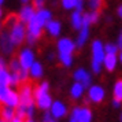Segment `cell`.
<instances>
[{
  "label": "cell",
  "mask_w": 122,
  "mask_h": 122,
  "mask_svg": "<svg viewBox=\"0 0 122 122\" xmlns=\"http://www.w3.org/2000/svg\"><path fill=\"white\" fill-rule=\"evenodd\" d=\"M6 25L8 26L10 37H11V40L14 41L15 45L22 44L26 40V25L18 19V15H10L7 18Z\"/></svg>",
  "instance_id": "cell-1"
},
{
  "label": "cell",
  "mask_w": 122,
  "mask_h": 122,
  "mask_svg": "<svg viewBox=\"0 0 122 122\" xmlns=\"http://www.w3.org/2000/svg\"><path fill=\"white\" fill-rule=\"evenodd\" d=\"M34 93V102L36 106L40 110H50L51 104H52V97L50 95V84L48 82H41L39 84L33 91Z\"/></svg>",
  "instance_id": "cell-2"
},
{
  "label": "cell",
  "mask_w": 122,
  "mask_h": 122,
  "mask_svg": "<svg viewBox=\"0 0 122 122\" xmlns=\"http://www.w3.org/2000/svg\"><path fill=\"white\" fill-rule=\"evenodd\" d=\"M43 29H44V26L39 22V19L34 14V17L26 23V43L29 45H33L41 37Z\"/></svg>",
  "instance_id": "cell-3"
},
{
  "label": "cell",
  "mask_w": 122,
  "mask_h": 122,
  "mask_svg": "<svg viewBox=\"0 0 122 122\" xmlns=\"http://www.w3.org/2000/svg\"><path fill=\"white\" fill-rule=\"evenodd\" d=\"M18 61H19V63H21L22 69L29 70L30 66L36 62L34 61V52L30 50L29 47H25V48H22L21 52H19V55H18Z\"/></svg>",
  "instance_id": "cell-4"
},
{
  "label": "cell",
  "mask_w": 122,
  "mask_h": 122,
  "mask_svg": "<svg viewBox=\"0 0 122 122\" xmlns=\"http://www.w3.org/2000/svg\"><path fill=\"white\" fill-rule=\"evenodd\" d=\"M17 45L14 44V41L10 37V33L8 32H4V33H0V51L3 55H11L14 50H15Z\"/></svg>",
  "instance_id": "cell-5"
},
{
  "label": "cell",
  "mask_w": 122,
  "mask_h": 122,
  "mask_svg": "<svg viewBox=\"0 0 122 122\" xmlns=\"http://www.w3.org/2000/svg\"><path fill=\"white\" fill-rule=\"evenodd\" d=\"M56 48H58V54H73L77 48V45L69 37H62L58 40Z\"/></svg>",
  "instance_id": "cell-6"
},
{
  "label": "cell",
  "mask_w": 122,
  "mask_h": 122,
  "mask_svg": "<svg viewBox=\"0 0 122 122\" xmlns=\"http://www.w3.org/2000/svg\"><path fill=\"white\" fill-rule=\"evenodd\" d=\"M106 56V51H104V45L100 40H95L92 43V62H97L103 65Z\"/></svg>",
  "instance_id": "cell-7"
},
{
  "label": "cell",
  "mask_w": 122,
  "mask_h": 122,
  "mask_svg": "<svg viewBox=\"0 0 122 122\" xmlns=\"http://www.w3.org/2000/svg\"><path fill=\"white\" fill-rule=\"evenodd\" d=\"M104 96H106V92L100 85H91L88 88V102L100 103V102H103Z\"/></svg>",
  "instance_id": "cell-8"
},
{
  "label": "cell",
  "mask_w": 122,
  "mask_h": 122,
  "mask_svg": "<svg viewBox=\"0 0 122 122\" xmlns=\"http://www.w3.org/2000/svg\"><path fill=\"white\" fill-rule=\"evenodd\" d=\"M50 112L54 119H61L67 114V107L63 102L55 100V102H52V104L50 107Z\"/></svg>",
  "instance_id": "cell-9"
},
{
  "label": "cell",
  "mask_w": 122,
  "mask_h": 122,
  "mask_svg": "<svg viewBox=\"0 0 122 122\" xmlns=\"http://www.w3.org/2000/svg\"><path fill=\"white\" fill-rule=\"evenodd\" d=\"M73 78H74V81L76 82H80L82 84L85 88H89L91 85H92V77H91V74L89 71H86L85 69H77L76 71L73 73Z\"/></svg>",
  "instance_id": "cell-10"
},
{
  "label": "cell",
  "mask_w": 122,
  "mask_h": 122,
  "mask_svg": "<svg viewBox=\"0 0 122 122\" xmlns=\"http://www.w3.org/2000/svg\"><path fill=\"white\" fill-rule=\"evenodd\" d=\"M34 14H36V8H34L33 6H30V4H25V6L19 10V12H18V19L22 23L26 25V23L34 17Z\"/></svg>",
  "instance_id": "cell-11"
},
{
  "label": "cell",
  "mask_w": 122,
  "mask_h": 122,
  "mask_svg": "<svg viewBox=\"0 0 122 122\" xmlns=\"http://www.w3.org/2000/svg\"><path fill=\"white\" fill-rule=\"evenodd\" d=\"M62 7L67 11H81L84 10V0H61Z\"/></svg>",
  "instance_id": "cell-12"
},
{
  "label": "cell",
  "mask_w": 122,
  "mask_h": 122,
  "mask_svg": "<svg viewBox=\"0 0 122 122\" xmlns=\"http://www.w3.org/2000/svg\"><path fill=\"white\" fill-rule=\"evenodd\" d=\"M45 30L48 32V34H51L52 37H58L62 32V25L59 21H55V19H51L50 22L45 25Z\"/></svg>",
  "instance_id": "cell-13"
},
{
  "label": "cell",
  "mask_w": 122,
  "mask_h": 122,
  "mask_svg": "<svg viewBox=\"0 0 122 122\" xmlns=\"http://www.w3.org/2000/svg\"><path fill=\"white\" fill-rule=\"evenodd\" d=\"M36 17L39 19V22L45 28V25L52 19V12L47 8H40V10H36Z\"/></svg>",
  "instance_id": "cell-14"
},
{
  "label": "cell",
  "mask_w": 122,
  "mask_h": 122,
  "mask_svg": "<svg viewBox=\"0 0 122 122\" xmlns=\"http://www.w3.org/2000/svg\"><path fill=\"white\" fill-rule=\"evenodd\" d=\"M89 39V26H82L78 32V36H77V40H76V45L77 48H81L85 45V43L88 41Z\"/></svg>",
  "instance_id": "cell-15"
},
{
  "label": "cell",
  "mask_w": 122,
  "mask_h": 122,
  "mask_svg": "<svg viewBox=\"0 0 122 122\" xmlns=\"http://www.w3.org/2000/svg\"><path fill=\"white\" fill-rule=\"evenodd\" d=\"M99 11H89L82 14V26H91L99 21Z\"/></svg>",
  "instance_id": "cell-16"
},
{
  "label": "cell",
  "mask_w": 122,
  "mask_h": 122,
  "mask_svg": "<svg viewBox=\"0 0 122 122\" xmlns=\"http://www.w3.org/2000/svg\"><path fill=\"white\" fill-rule=\"evenodd\" d=\"M43 74H44L43 65L40 62H34L30 66V69H29V77H32L33 80H39V78L43 77Z\"/></svg>",
  "instance_id": "cell-17"
},
{
  "label": "cell",
  "mask_w": 122,
  "mask_h": 122,
  "mask_svg": "<svg viewBox=\"0 0 122 122\" xmlns=\"http://www.w3.org/2000/svg\"><path fill=\"white\" fill-rule=\"evenodd\" d=\"M117 63H118V55H114V54H106L103 65H104V67L108 70V71L115 70Z\"/></svg>",
  "instance_id": "cell-18"
},
{
  "label": "cell",
  "mask_w": 122,
  "mask_h": 122,
  "mask_svg": "<svg viewBox=\"0 0 122 122\" xmlns=\"http://www.w3.org/2000/svg\"><path fill=\"white\" fill-rule=\"evenodd\" d=\"M70 23H71L73 29L80 30V29L82 28V12L74 10L71 12V15H70Z\"/></svg>",
  "instance_id": "cell-19"
},
{
  "label": "cell",
  "mask_w": 122,
  "mask_h": 122,
  "mask_svg": "<svg viewBox=\"0 0 122 122\" xmlns=\"http://www.w3.org/2000/svg\"><path fill=\"white\" fill-rule=\"evenodd\" d=\"M15 115H17V112H15V108H14V107L3 106V107L0 108V117H1V119H4V121H7V122H11Z\"/></svg>",
  "instance_id": "cell-20"
},
{
  "label": "cell",
  "mask_w": 122,
  "mask_h": 122,
  "mask_svg": "<svg viewBox=\"0 0 122 122\" xmlns=\"http://www.w3.org/2000/svg\"><path fill=\"white\" fill-rule=\"evenodd\" d=\"M3 106H8V107H14V108H17L18 106H19V93L15 92L14 89H11Z\"/></svg>",
  "instance_id": "cell-21"
},
{
  "label": "cell",
  "mask_w": 122,
  "mask_h": 122,
  "mask_svg": "<svg viewBox=\"0 0 122 122\" xmlns=\"http://www.w3.org/2000/svg\"><path fill=\"white\" fill-rule=\"evenodd\" d=\"M84 91H85V86H84L82 84L74 82L71 86H70V96H71L74 100H77V99H80V97H82Z\"/></svg>",
  "instance_id": "cell-22"
},
{
  "label": "cell",
  "mask_w": 122,
  "mask_h": 122,
  "mask_svg": "<svg viewBox=\"0 0 122 122\" xmlns=\"http://www.w3.org/2000/svg\"><path fill=\"white\" fill-rule=\"evenodd\" d=\"M92 121V112L88 107H80L78 122H91Z\"/></svg>",
  "instance_id": "cell-23"
},
{
  "label": "cell",
  "mask_w": 122,
  "mask_h": 122,
  "mask_svg": "<svg viewBox=\"0 0 122 122\" xmlns=\"http://www.w3.org/2000/svg\"><path fill=\"white\" fill-rule=\"evenodd\" d=\"M10 78H11V71L7 69L0 70V86H10Z\"/></svg>",
  "instance_id": "cell-24"
},
{
  "label": "cell",
  "mask_w": 122,
  "mask_h": 122,
  "mask_svg": "<svg viewBox=\"0 0 122 122\" xmlns=\"http://www.w3.org/2000/svg\"><path fill=\"white\" fill-rule=\"evenodd\" d=\"M58 58L65 67H70L73 65V54H58Z\"/></svg>",
  "instance_id": "cell-25"
},
{
  "label": "cell",
  "mask_w": 122,
  "mask_h": 122,
  "mask_svg": "<svg viewBox=\"0 0 122 122\" xmlns=\"http://www.w3.org/2000/svg\"><path fill=\"white\" fill-rule=\"evenodd\" d=\"M112 95H114V99H118V100L122 102V80H118V81L114 84Z\"/></svg>",
  "instance_id": "cell-26"
},
{
  "label": "cell",
  "mask_w": 122,
  "mask_h": 122,
  "mask_svg": "<svg viewBox=\"0 0 122 122\" xmlns=\"http://www.w3.org/2000/svg\"><path fill=\"white\" fill-rule=\"evenodd\" d=\"M104 0H86V4L91 8V11H99L103 6Z\"/></svg>",
  "instance_id": "cell-27"
},
{
  "label": "cell",
  "mask_w": 122,
  "mask_h": 122,
  "mask_svg": "<svg viewBox=\"0 0 122 122\" xmlns=\"http://www.w3.org/2000/svg\"><path fill=\"white\" fill-rule=\"evenodd\" d=\"M10 91H11V86H7V85L6 86H0V103L1 104H4V102H6Z\"/></svg>",
  "instance_id": "cell-28"
},
{
  "label": "cell",
  "mask_w": 122,
  "mask_h": 122,
  "mask_svg": "<svg viewBox=\"0 0 122 122\" xmlns=\"http://www.w3.org/2000/svg\"><path fill=\"white\" fill-rule=\"evenodd\" d=\"M8 67H10V71L11 73H19L22 70V66H21V63H19L18 59H12V61L10 62Z\"/></svg>",
  "instance_id": "cell-29"
},
{
  "label": "cell",
  "mask_w": 122,
  "mask_h": 122,
  "mask_svg": "<svg viewBox=\"0 0 122 122\" xmlns=\"http://www.w3.org/2000/svg\"><path fill=\"white\" fill-rule=\"evenodd\" d=\"M118 45L117 44H112V43H107V44L104 45V51L106 54H114V55H117L118 54Z\"/></svg>",
  "instance_id": "cell-30"
},
{
  "label": "cell",
  "mask_w": 122,
  "mask_h": 122,
  "mask_svg": "<svg viewBox=\"0 0 122 122\" xmlns=\"http://www.w3.org/2000/svg\"><path fill=\"white\" fill-rule=\"evenodd\" d=\"M78 114H80V107H74L71 111V115L69 122H78Z\"/></svg>",
  "instance_id": "cell-31"
},
{
  "label": "cell",
  "mask_w": 122,
  "mask_h": 122,
  "mask_svg": "<svg viewBox=\"0 0 122 122\" xmlns=\"http://www.w3.org/2000/svg\"><path fill=\"white\" fill-rule=\"evenodd\" d=\"M44 3H45V0H33V4L32 6L36 10H40V8H44Z\"/></svg>",
  "instance_id": "cell-32"
},
{
  "label": "cell",
  "mask_w": 122,
  "mask_h": 122,
  "mask_svg": "<svg viewBox=\"0 0 122 122\" xmlns=\"http://www.w3.org/2000/svg\"><path fill=\"white\" fill-rule=\"evenodd\" d=\"M52 119H54V118L51 115V112H45L44 117H43V122H51Z\"/></svg>",
  "instance_id": "cell-33"
},
{
  "label": "cell",
  "mask_w": 122,
  "mask_h": 122,
  "mask_svg": "<svg viewBox=\"0 0 122 122\" xmlns=\"http://www.w3.org/2000/svg\"><path fill=\"white\" fill-rule=\"evenodd\" d=\"M4 69H7V63L4 61V58L0 56V70H4Z\"/></svg>",
  "instance_id": "cell-34"
},
{
  "label": "cell",
  "mask_w": 122,
  "mask_h": 122,
  "mask_svg": "<svg viewBox=\"0 0 122 122\" xmlns=\"http://www.w3.org/2000/svg\"><path fill=\"white\" fill-rule=\"evenodd\" d=\"M117 45H118V48H119V50H122V30H121V33H119V36H118Z\"/></svg>",
  "instance_id": "cell-35"
},
{
  "label": "cell",
  "mask_w": 122,
  "mask_h": 122,
  "mask_svg": "<svg viewBox=\"0 0 122 122\" xmlns=\"http://www.w3.org/2000/svg\"><path fill=\"white\" fill-rule=\"evenodd\" d=\"M112 106H114L115 108H119V107H121V100L114 99V100H112Z\"/></svg>",
  "instance_id": "cell-36"
},
{
  "label": "cell",
  "mask_w": 122,
  "mask_h": 122,
  "mask_svg": "<svg viewBox=\"0 0 122 122\" xmlns=\"http://www.w3.org/2000/svg\"><path fill=\"white\" fill-rule=\"evenodd\" d=\"M117 14H118V17L122 19V4L121 6H118V8H117Z\"/></svg>",
  "instance_id": "cell-37"
},
{
  "label": "cell",
  "mask_w": 122,
  "mask_h": 122,
  "mask_svg": "<svg viewBox=\"0 0 122 122\" xmlns=\"http://www.w3.org/2000/svg\"><path fill=\"white\" fill-rule=\"evenodd\" d=\"M11 122H23V119H22V118H19V117L15 115V117H14V119H12Z\"/></svg>",
  "instance_id": "cell-38"
},
{
  "label": "cell",
  "mask_w": 122,
  "mask_h": 122,
  "mask_svg": "<svg viewBox=\"0 0 122 122\" xmlns=\"http://www.w3.org/2000/svg\"><path fill=\"white\" fill-rule=\"evenodd\" d=\"M118 61L122 63V50H119V54H118Z\"/></svg>",
  "instance_id": "cell-39"
},
{
  "label": "cell",
  "mask_w": 122,
  "mask_h": 122,
  "mask_svg": "<svg viewBox=\"0 0 122 122\" xmlns=\"http://www.w3.org/2000/svg\"><path fill=\"white\" fill-rule=\"evenodd\" d=\"M21 1H22L23 4H28V3H29V1H30V0H21Z\"/></svg>",
  "instance_id": "cell-40"
},
{
  "label": "cell",
  "mask_w": 122,
  "mask_h": 122,
  "mask_svg": "<svg viewBox=\"0 0 122 122\" xmlns=\"http://www.w3.org/2000/svg\"><path fill=\"white\" fill-rule=\"evenodd\" d=\"M48 58H50V61H52V59H54V54H50V56H48Z\"/></svg>",
  "instance_id": "cell-41"
},
{
  "label": "cell",
  "mask_w": 122,
  "mask_h": 122,
  "mask_svg": "<svg viewBox=\"0 0 122 122\" xmlns=\"http://www.w3.org/2000/svg\"><path fill=\"white\" fill-rule=\"evenodd\" d=\"M1 15H3V11H1V7H0V18H1Z\"/></svg>",
  "instance_id": "cell-42"
},
{
  "label": "cell",
  "mask_w": 122,
  "mask_h": 122,
  "mask_svg": "<svg viewBox=\"0 0 122 122\" xmlns=\"http://www.w3.org/2000/svg\"><path fill=\"white\" fill-rule=\"evenodd\" d=\"M26 122H34V121H33V119H30V118H29V119H28Z\"/></svg>",
  "instance_id": "cell-43"
},
{
  "label": "cell",
  "mask_w": 122,
  "mask_h": 122,
  "mask_svg": "<svg viewBox=\"0 0 122 122\" xmlns=\"http://www.w3.org/2000/svg\"><path fill=\"white\" fill-rule=\"evenodd\" d=\"M3 3H4V0H0V6H1V4H3Z\"/></svg>",
  "instance_id": "cell-44"
},
{
  "label": "cell",
  "mask_w": 122,
  "mask_h": 122,
  "mask_svg": "<svg viewBox=\"0 0 122 122\" xmlns=\"http://www.w3.org/2000/svg\"><path fill=\"white\" fill-rule=\"evenodd\" d=\"M0 122H7V121H4V119H1V118H0Z\"/></svg>",
  "instance_id": "cell-45"
},
{
  "label": "cell",
  "mask_w": 122,
  "mask_h": 122,
  "mask_svg": "<svg viewBox=\"0 0 122 122\" xmlns=\"http://www.w3.org/2000/svg\"><path fill=\"white\" fill-rule=\"evenodd\" d=\"M0 33H1V23H0Z\"/></svg>",
  "instance_id": "cell-46"
},
{
  "label": "cell",
  "mask_w": 122,
  "mask_h": 122,
  "mask_svg": "<svg viewBox=\"0 0 122 122\" xmlns=\"http://www.w3.org/2000/svg\"><path fill=\"white\" fill-rule=\"evenodd\" d=\"M51 122H58V121H55V119H52V121H51Z\"/></svg>",
  "instance_id": "cell-47"
},
{
  "label": "cell",
  "mask_w": 122,
  "mask_h": 122,
  "mask_svg": "<svg viewBox=\"0 0 122 122\" xmlns=\"http://www.w3.org/2000/svg\"><path fill=\"white\" fill-rule=\"evenodd\" d=\"M121 122H122V114H121Z\"/></svg>",
  "instance_id": "cell-48"
}]
</instances>
